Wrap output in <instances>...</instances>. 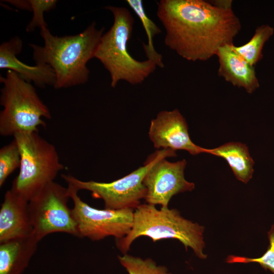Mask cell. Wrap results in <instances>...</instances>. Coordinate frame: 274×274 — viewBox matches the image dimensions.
Wrapping results in <instances>:
<instances>
[{"label": "cell", "instance_id": "cell-22", "mask_svg": "<svg viewBox=\"0 0 274 274\" xmlns=\"http://www.w3.org/2000/svg\"><path fill=\"white\" fill-rule=\"evenodd\" d=\"M31 11L33 12L32 19L26 28L27 32H31L37 27L40 29L47 27L44 13L55 8L57 1L54 0H29Z\"/></svg>", "mask_w": 274, "mask_h": 274}, {"label": "cell", "instance_id": "cell-16", "mask_svg": "<svg viewBox=\"0 0 274 274\" xmlns=\"http://www.w3.org/2000/svg\"><path fill=\"white\" fill-rule=\"evenodd\" d=\"M207 153L225 159L240 181L247 183L252 178L254 162L246 145L230 142L215 148L207 149Z\"/></svg>", "mask_w": 274, "mask_h": 274}, {"label": "cell", "instance_id": "cell-5", "mask_svg": "<svg viewBox=\"0 0 274 274\" xmlns=\"http://www.w3.org/2000/svg\"><path fill=\"white\" fill-rule=\"evenodd\" d=\"M0 82L3 84L0 96L2 136L38 132L40 127L46 125L43 118L51 119V114L30 83L11 70L5 77L0 76Z\"/></svg>", "mask_w": 274, "mask_h": 274}, {"label": "cell", "instance_id": "cell-20", "mask_svg": "<svg viewBox=\"0 0 274 274\" xmlns=\"http://www.w3.org/2000/svg\"><path fill=\"white\" fill-rule=\"evenodd\" d=\"M21 154L15 139L0 149V186L2 187L8 177L19 168Z\"/></svg>", "mask_w": 274, "mask_h": 274}, {"label": "cell", "instance_id": "cell-17", "mask_svg": "<svg viewBox=\"0 0 274 274\" xmlns=\"http://www.w3.org/2000/svg\"><path fill=\"white\" fill-rule=\"evenodd\" d=\"M126 3L140 18L147 36L148 43L143 47L148 59L155 62L158 67H164L162 55L155 49L154 37L161 32L160 28L147 15L142 0H127Z\"/></svg>", "mask_w": 274, "mask_h": 274}, {"label": "cell", "instance_id": "cell-24", "mask_svg": "<svg viewBox=\"0 0 274 274\" xmlns=\"http://www.w3.org/2000/svg\"><path fill=\"white\" fill-rule=\"evenodd\" d=\"M211 2L213 5L225 9H231L232 1H214Z\"/></svg>", "mask_w": 274, "mask_h": 274}, {"label": "cell", "instance_id": "cell-3", "mask_svg": "<svg viewBox=\"0 0 274 274\" xmlns=\"http://www.w3.org/2000/svg\"><path fill=\"white\" fill-rule=\"evenodd\" d=\"M204 227L183 217L176 209L149 203L141 204L134 210L133 223L130 232L124 237L116 239L117 248L124 254L133 241L140 236L150 237L155 243L166 239H175L183 244L186 250L190 248L195 255L205 259Z\"/></svg>", "mask_w": 274, "mask_h": 274}, {"label": "cell", "instance_id": "cell-6", "mask_svg": "<svg viewBox=\"0 0 274 274\" xmlns=\"http://www.w3.org/2000/svg\"><path fill=\"white\" fill-rule=\"evenodd\" d=\"M21 154L19 172L11 188L27 201L38 194L64 168L55 147L38 132L13 136Z\"/></svg>", "mask_w": 274, "mask_h": 274}, {"label": "cell", "instance_id": "cell-21", "mask_svg": "<svg viewBox=\"0 0 274 274\" xmlns=\"http://www.w3.org/2000/svg\"><path fill=\"white\" fill-rule=\"evenodd\" d=\"M269 245L267 250L260 257L249 258L244 256L229 255L226 259L227 263H249L255 262L258 263L263 269L269 270L274 274V224L267 232Z\"/></svg>", "mask_w": 274, "mask_h": 274}, {"label": "cell", "instance_id": "cell-10", "mask_svg": "<svg viewBox=\"0 0 274 274\" xmlns=\"http://www.w3.org/2000/svg\"><path fill=\"white\" fill-rule=\"evenodd\" d=\"M185 159L175 162L162 158L156 162L146 173L143 183L146 189L147 203L168 207L172 197L179 193L191 191L195 184L184 177Z\"/></svg>", "mask_w": 274, "mask_h": 274}, {"label": "cell", "instance_id": "cell-2", "mask_svg": "<svg viewBox=\"0 0 274 274\" xmlns=\"http://www.w3.org/2000/svg\"><path fill=\"white\" fill-rule=\"evenodd\" d=\"M105 27H96L91 23L81 32L72 36L58 37L48 28L41 29L44 46L29 44L33 50V59L37 63L47 64L56 76L55 89L68 88L84 84L89 79L87 63L94 57Z\"/></svg>", "mask_w": 274, "mask_h": 274}, {"label": "cell", "instance_id": "cell-15", "mask_svg": "<svg viewBox=\"0 0 274 274\" xmlns=\"http://www.w3.org/2000/svg\"><path fill=\"white\" fill-rule=\"evenodd\" d=\"M39 242L32 234L0 243V274H22Z\"/></svg>", "mask_w": 274, "mask_h": 274}, {"label": "cell", "instance_id": "cell-9", "mask_svg": "<svg viewBox=\"0 0 274 274\" xmlns=\"http://www.w3.org/2000/svg\"><path fill=\"white\" fill-rule=\"evenodd\" d=\"M67 188L73 202L72 210L80 237L94 241L111 236L118 239L130 232L133 223V209H95L83 201L78 194L79 191L72 185L67 184Z\"/></svg>", "mask_w": 274, "mask_h": 274}, {"label": "cell", "instance_id": "cell-19", "mask_svg": "<svg viewBox=\"0 0 274 274\" xmlns=\"http://www.w3.org/2000/svg\"><path fill=\"white\" fill-rule=\"evenodd\" d=\"M118 258L129 274H171L165 266L157 265L150 258L143 259L127 253Z\"/></svg>", "mask_w": 274, "mask_h": 274}, {"label": "cell", "instance_id": "cell-4", "mask_svg": "<svg viewBox=\"0 0 274 274\" xmlns=\"http://www.w3.org/2000/svg\"><path fill=\"white\" fill-rule=\"evenodd\" d=\"M105 8L112 13L114 22L102 35L94 57L109 72L112 87H115L121 80L132 85L141 84L157 66L150 59L139 61L128 53L127 44L134 22L130 11L123 7L108 6Z\"/></svg>", "mask_w": 274, "mask_h": 274}, {"label": "cell", "instance_id": "cell-14", "mask_svg": "<svg viewBox=\"0 0 274 274\" xmlns=\"http://www.w3.org/2000/svg\"><path fill=\"white\" fill-rule=\"evenodd\" d=\"M232 44L221 47L216 54L219 62L218 75L233 85L252 93L260 86L254 66L233 49Z\"/></svg>", "mask_w": 274, "mask_h": 274}, {"label": "cell", "instance_id": "cell-13", "mask_svg": "<svg viewBox=\"0 0 274 274\" xmlns=\"http://www.w3.org/2000/svg\"><path fill=\"white\" fill-rule=\"evenodd\" d=\"M28 201L11 189L0 209V243L33 234Z\"/></svg>", "mask_w": 274, "mask_h": 274}, {"label": "cell", "instance_id": "cell-12", "mask_svg": "<svg viewBox=\"0 0 274 274\" xmlns=\"http://www.w3.org/2000/svg\"><path fill=\"white\" fill-rule=\"evenodd\" d=\"M23 42L19 37H15L0 45V68L16 72L22 79L28 83L44 88L53 86L56 76L52 68L48 64L37 63L31 66L20 61L17 57L22 51Z\"/></svg>", "mask_w": 274, "mask_h": 274}, {"label": "cell", "instance_id": "cell-18", "mask_svg": "<svg viewBox=\"0 0 274 274\" xmlns=\"http://www.w3.org/2000/svg\"><path fill=\"white\" fill-rule=\"evenodd\" d=\"M273 32L274 28L272 26L261 25L256 28L254 35L247 43L241 46L232 44V47L249 64L254 66L262 58L263 47Z\"/></svg>", "mask_w": 274, "mask_h": 274}, {"label": "cell", "instance_id": "cell-7", "mask_svg": "<svg viewBox=\"0 0 274 274\" xmlns=\"http://www.w3.org/2000/svg\"><path fill=\"white\" fill-rule=\"evenodd\" d=\"M176 151L170 149L158 150L148 158L144 165L115 181L106 183L84 181L72 175H62V179L77 190H87L92 197L103 200L105 209L135 210L145 198L146 189L143 181L151 167L158 160L175 157Z\"/></svg>", "mask_w": 274, "mask_h": 274}, {"label": "cell", "instance_id": "cell-8", "mask_svg": "<svg viewBox=\"0 0 274 274\" xmlns=\"http://www.w3.org/2000/svg\"><path fill=\"white\" fill-rule=\"evenodd\" d=\"M70 198L67 187L54 181L29 201L33 234L39 241L56 232L80 237L77 223L68 206Z\"/></svg>", "mask_w": 274, "mask_h": 274}, {"label": "cell", "instance_id": "cell-1", "mask_svg": "<svg viewBox=\"0 0 274 274\" xmlns=\"http://www.w3.org/2000/svg\"><path fill=\"white\" fill-rule=\"evenodd\" d=\"M157 16L166 31L165 45L189 61L208 60L232 44L241 28L232 9L203 0H161Z\"/></svg>", "mask_w": 274, "mask_h": 274}, {"label": "cell", "instance_id": "cell-23", "mask_svg": "<svg viewBox=\"0 0 274 274\" xmlns=\"http://www.w3.org/2000/svg\"><path fill=\"white\" fill-rule=\"evenodd\" d=\"M7 2L14 5L17 8L22 10L31 11L30 4L29 0H11L7 1Z\"/></svg>", "mask_w": 274, "mask_h": 274}, {"label": "cell", "instance_id": "cell-11", "mask_svg": "<svg viewBox=\"0 0 274 274\" xmlns=\"http://www.w3.org/2000/svg\"><path fill=\"white\" fill-rule=\"evenodd\" d=\"M188 128L185 119L176 109L160 112L151 120L148 134L154 147L158 150H183L192 155L207 153V149L192 142Z\"/></svg>", "mask_w": 274, "mask_h": 274}]
</instances>
